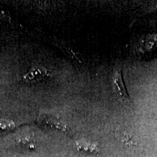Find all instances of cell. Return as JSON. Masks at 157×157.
<instances>
[{
	"instance_id": "cell-1",
	"label": "cell",
	"mask_w": 157,
	"mask_h": 157,
	"mask_svg": "<svg viewBox=\"0 0 157 157\" xmlns=\"http://www.w3.org/2000/svg\"><path fill=\"white\" fill-rule=\"evenodd\" d=\"M48 76V71L41 65H35L22 77L23 82L28 84H34L45 80Z\"/></svg>"
},
{
	"instance_id": "cell-2",
	"label": "cell",
	"mask_w": 157,
	"mask_h": 157,
	"mask_svg": "<svg viewBox=\"0 0 157 157\" xmlns=\"http://www.w3.org/2000/svg\"><path fill=\"white\" fill-rule=\"evenodd\" d=\"M113 81L114 89L118 96L121 98H124L125 100L129 99V94L124 84L122 75L120 69H117L114 71L113 75Z\"/></svg>"
},
{
	"instance_id": "cell-3",
	"label": "cell",
	"mask_w": 157,
	"mask_h": 157,
	"mask_svg": "<svg viewBox=\"0 0 157 157\" xmlns=\"http://www.w3.org/2000/svg\"><path fill=\"white\" fill-rule=\"evenodd\" d=\"M15 128V124L11 120L0 119V136L8 133Z\"/></svg>"
},
{
	"instance_id": "cell-4",
	"label": "cell",
	"mask_w": 157,
	"mask_h": 157,
	"mask_svg": "<svg viewBox=\"0 0 157 157\" xmlns=\"http://www.w3.org/2000/svg\"><path fill=\"white\" fill-rule=\"evenodd\" d=\"M9 17V13L7 11H6V10L2 7L0 6V20L1 19H6Z\"/></svg>"
},
{
	"instance_id": "cell-5",
	"label": "cell",
	"mask_w": 157,
	"mask_h": 157,
	"mask_svg": "<svg viewBox=\"0 0 157 157\" xmlns=\"http://www.w3.org/2000/svg\"><path fill=\"white\" fill-rule=\"evenodd\" d=\"M152 11H157V2H155V3H154L152 4V6L151 8Z\"/></svg>"
}]
</instances>
